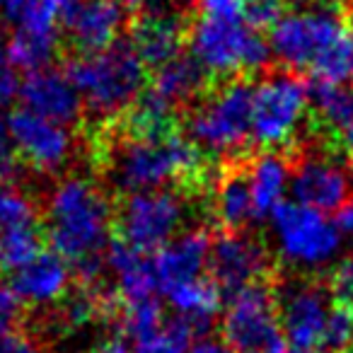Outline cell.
I'll list each match as a JSON object with an SVG mask.
<instances>
[{"mask_svg": "<svg viewBox=\"0 0 353 353\" xmlns=\"http://www.w3.org/2000/svg\"><path fill=\"white\" fill-rule=\"evenodd\" d=\"M97 148L104 176L121 196L152 189H184L192 196L203 192L206 157L182 131L138 138L112 126L104 128Z\"/></svg>", "mask_w": 353, "mask_h": 353, "instance_id": "6da1fadb", "label": "cell"}, {"mask_svg": "<svg viewBox=\"0 0 353 353\" xmlns=\"http://www.w3.org/2000/svg\"><path fill=\"white\" fill-rule=\"evenodd\" d=\"M114 203L107 189L88 176H65L51 189L44 213V237L68 261L83 288H92L107 271Z\"/></svg>", "mask_w": 353, "mask_h": 353, "instance_id": "7a4b0ae2", "label": "cell"}, {"mask_svg": "<svg viewBox=\"0 0 353 353\" xmlns=\"http://www.w3.org/2000/svg\"><path fill=\"white\" fill-rule=\"evenodd\" d=\"M65 73L78 90L85 117L90 114L97 123L119 121L150 80V73L126 37L97 54L73 56Z\"/></svg>", "mask_w": 353, "mask_h": 353, "instance_id": "3957f363", "label": "cell"}, {"mask_svg": "<svg viewBox=\"0 0 353 353\" xmlns=\"http://www.w3.org/2000/svg\"><path fill=\"white\" fill-rule=\"evenodd\" d=\"M252 92L250 78H232L213 85L184 112V136L203 157L223 162L242 160L252 145Z\"/></svg>", "mask_w": 353, "mask_h": 353, "instance_id": "277c9868", "label": "cell"}, {"mask_svg": "<svg viewBox=\"0 0 353 353\" xmlns=\"http://www.w3.org/2000/svg\"><path fill=\"white\" fill-rule=\"evenodd\" d=\"M189 56L201 65L211 83H225L232 78H250L269 70V39L254 32L245 20H216L192 17L187 34Z\"/></svg>", "mask_w": 353, "mask_h": 353, "instance_id": "5b68a950", "label": "cell"}, {"mask_svg": "<svg viewBox=\"0 0 353 353\" xmlns=\"http://www.w3.org/2000/svg\"><path fill=\"white\" fill-rule=\"evenodd\" d=\"M346 32V12L339 0H310L303 8L285 10L266 39L283 70L300 75V70L310 73L319 56Z\"/></svg>", "mask_w": 353, "mask_h": 353, "instance_id": "8992f818", "label": "cell"}, {"mask_svg": "<svg viewBox=\"0 0 353 353\" xmlns=\"http://www.w3.org/2000/svg\"><path fill=\"white\" fill-rule=\"evenodd\" d=\"M310 114V85L290 70H266L252 92V145L279 152L295 143Z\"/></svg>", "mask_w": 353, "mask_h": 353, "instance_id": "52a82bcc", "label": "cell"}, {"mask_svg": "<svg viewBox=\"0 0 353 353\" xmlns=\"http://www.w3.org/2000/svg\"><path fill=\"white\" fill-rule=\"evenodd\" d=\"M189 196L184 189H152L126 194L114 203L117 240L143 254H155L182 235Z\"/></svg>", "mask_w": 353, "mask_h": 353, "instance_id": "ba28073f", "label": "cell"}, {"mask_svg": "<svg viewBox=\"0 0 353 353\" xmlns=\"http://www.w3.org/2000/svg\"><path fill=\"white\" fill-rule=\"evenodd\" d=\"M279 254L300 271H317L332 264L341 252V232L327 213L285 201L269 218Z\"/></svg>", "mask_w": 353, "mask_h": 353, "instance_id": "9c48e42d", "label": "cell"}, {"mask_svg": "<svg viewBox=\"0 0 353 353\" xmlns=\"http://www.w3.org/2000/svg\"><path fill=\"white\" fill-rule=\"evenodd\" d=\"M223 341L235 353L288 351L274 285L256 283L230 295L223 312Z\"/></svg>", "mask_w": 353, "mask_h": 353, "instance_id": "30bf717a", "label": "cell"}, {"mask_svg": "<svg viewBox=\"0 0 353 353\" xmlns=\"http://www.w3.org/2000/svg\"><path fill=\"white\" fill-rule=\"evenodd\" d=\"M290 194L312 211H339L353 196V170L329 148L303 150L290 162Z\"/></svg>", "mask_w": 353, "mask_h": 353, "instance_id": "8fae6325", "label": "cell"}, {"mask_svg": "<svg viewBox=\"0 0 353 353\" xmlns=\"http://www.w3.org/2000/svg\"><path fill=\"white\" fill-rule=\"evenodd\" d=\"M276 290L281 332L288 348L310 353L322 348V336L329 314L334 310V298L324 283L314 279H293Z\"/></svg>", "mask_w": 353, "mask_h": 353, "instance_id": "7c38bea8", "label": "cell"}, {"mask_svg": "<svg viewBox=\"0 0 353 353\" xmlns=\"http://www.w3.org/2000/svg\"><path fill=\"white\" fill-rule=\"evenodd\" d=\"M6 128L15 157L41 174L63 170L75 155V136L68 126L39 117L25 107L8 117Z\"/></svg>", "mask_w": 353, "mask_h": 353, "instance_id": "4fadbf2b", "label": "cell"}, {"mask_svg": "<svg viewBox=\"0 0 353 353\" xmlns=\"http://www.w3.org/2000/svg\"><path fill=\"white\" fill-rule=\"evenodd\" d=\"M274 259L252 232H221L213 237L208 276L221 293H237L256 283H269Z\"/></svg>", "mask_w": 353, "mask_h": 353, "instance_id": "5bb4252c", "label": "cell"}, {"mask_svg": "<svg viewBox=\"0 0 353 353\" xmlns=\"http://www.w3.org/2000/svg\"><path fill=\"white\" fill-rule=\"evenodd\" d=\"M128 25V8L119 0H75L61 17V34L73 56H88L121 41Z\"/></svg>", "mask_w": 353, "mask_h": 353, "instance_id": "9a60e30c", "label": "cell"}, {"mask_svg": "<svg viewBox=\"0 0 353 353\" xmlns=\"http://www.w3.org/2000/svg\"><path fill=\"white\" fill-rule=\"evenodd\" d=\"M187 34V17L174 10H165V8H148L145 12L131 20L126 39L148 68V73H152L184 54Z\"/></svg>", "mask_w": 353, "mask_h": 353, "instance_id": "2e32d148", "label": "cell"}, {"mask_svg": "<svg viewBox=\"0 0 353 353\" xmlns=\"http://www.w3.org/2000/svg\"><path fill=\"white\" fill-rule=\"evenodd\" d=\"M213 235L208 228H192L176 235L170 245L157 250L152 259L157 293L167 295L170 290L208 276V254H211Z\"/></svg>", "mask_w": 353, "mask_h": 353, "instance_id": "e0dca14e", "label": "cell"}, {"mask_svg": "<svg viewBox=\"0 0 353 353\" xmlns=\"http://www.w3.org/2000/svg\"><path fill=\"white\" fill-rule=\"evenodd\" d=\"M20 99L25 109L39 114L44 119H51L63 126H73L85 117L83 102L75 90L68 73L56 65L32 70L22 78Z\"/></svg>", "mask_w": 353, "mask_h": 353, "instance_id": "ac0fdd59", "label": "cell"}, {"mask_svg": "<svg viewBox=\"0 0 353 353\" xmlns=\"http://www.w3.org/2000/svg\"><path fill=\"white\" fill-rule=\"evenodd\" d=\"M310 117L324 148L353 160V85H310Z\"/></svg>", "mask_w": 353, "mask_h": 353, "instance_id": "d6986e66", "label": "cell"}, {"mask_svg": "<svg viewBox=\"0 0 353 353\" xmlns=\"http://www.w3.org/2000/svg\"><path fill=\"white\" fill-rule=\"evenodd\" d=\"M70 279H73V269L68 266V261L54 250H41L30 264L10 274L8 288L15 293L20 305L49 307L68 295Z\"/></svg>", "mask_w": 353, "mask_h": 353, "instance_id": "ffe728a7", "label": "cell"}, {"mask_svg": "<svg viewBox=\"0 0 353 353\" xmlns=\"http://www.w3.org/2000/svg\"><path fill=\"white\" fill-rule=\"evenodd\" d=\"M211 213L221 232H250V228L259 223L247 179V157L223 165L211 192Z\"/></svg>", "mask_w": 353, "mask_h": 353, "instance_id": "44dd1931", "label": "cell"}, {"mask_svg": "<svg viewBox=\"0 0 353 353\" xmlns=\"http://www.w3.org/2000/svg\"><path fill=\"white\" fill-rule=\"evenodd\" d=\"M208 83L211 80L201 70V65L189 54H182L162 68L152 70L145 90L155 94L160 102H165L170 109H174L179 117H184V112L206 92Z\"/></svg>", "mask_w": 353, "mask_h": 353, "instance_id": "7402d4cb", "label": "cell"}, {"mask_svg": "<svg viewBox=\"0 0 353 353\" xmlns=\"http://www.w3.org/2000/svg\"><path fill=\"white\" fill-rule=\"evenodd\" d=\"M107 271L117 281V298L121 305L143 303L157 295V281L150 254L112 240L107 250Z\"/></svg>", "mask_w": 353, "mask_h": 353, "instance_id": "603a6c76", "label": "cell"}, {"mask_svg": "<svg viewBox=\"0 0 353 353\" xmlns=\"http://www.w3.org/2000/svg\"><path fill=\"white\" fill-rule=\"evenodd\" d=\"M247 179H250L252 203L256 221H266L285 203L290 189V162L281 152H259L247 157Z\"/></svg>", "mask_w": 353, "mask_h": 353, "instance_id": "cb8c5ba5", "label": "cell"}, {"mask_svg": "<svg viewBox=\"0 0 353 353\" xmlns=\"http://www.w3.org/2000/svg\"><path fill=\"white\" fill-rule=\"evenodd\" d=\"M44 250V225L25 223L0 230V271L15 274Z\"/></svg>", "mask_w": 353, "mask_h": 353, "instance_id": "d4e9b609", "label": "cell"}, {"mask_svg": "<svg viewBox=\"0 0 353 353\" xmlns=\"http://www.w3.org/2000/svg\"><path fill=\"white\" fill-rule=\"evenodd\" d=\"M314 83L327 85H353V34L346 32L336 39L310 70Z\"/></svg>", "mask_w": 353, "mask_h": 353, "instance_id": "484cf974", "label": "cell"}, {"mask_svg": "<svg viewBox=\"0 0 353 353\" xmlns=\"http://www.w3.org/2000/svg\"><path fill=\"white\" fill-rule=\"evenodd\" d=\"M162 327L165 324H162V307L157 303V298L143 300V303L121 305V329L136 343L155 336Z\"/></svg>", "mask_w": 353, "mask_h": 353, "instance_id": "4316f807", "label": "cell"}, {"mask_svg": "<svg viewBox=\"0 0 353 353\" xmlns=\"http://www.w3.org/2000/svg\"><path fill=\"white\" fill-rule=\"evenodd\" d=\"M192 336H194L192 329H189L182 319L174 317L172 322H167L155 336L136 343V348H133L131 353H189L192 351V346H189Z\"/></svg>", "mask_w": 353, "mask_h": 353, "instance_id": "83f0119b", "label": "cell"}, {"mask_svg": "<svg viewBox=\"0 0 353 353\" xmlns=\"http://www.w3.org/2000/svg\"><path fill=\"white\" fill-rule=\"evenodd\" d=\"M353 346V312L334 303L329 314L327 329L322 336V351L327 353H346Z\"/></svg>", "mask_w": 353, "mask_h": 353, "instance_id": "f1b7e54d", "label": "cell"}, {"mask_svg": "<svg viewBox=\"0 0 353 353\" xmlns=\"http://www.w3.org/2000/svg\"><path fill=\"white\" fill-rule=\"evenodd\" d=\"M285 0H247L245 8V22L254 32L269 34L271 27L285 15Z\"/></svg>", "mask_w": 353, "mask_h": 353, "instance_id": "f546056e", "label": "cell"}, {"mask_svg": "<svg viewBox=\"0 0 353 353\" xmlns=\"http://www.w3.org/2000/svg\"><path fill=\"white\" fill-rule=\"evenodd\" d=\"M327 288L332 293L334 303L353 312V252L334 264Z\"/></svg>", "mask_w": 353, "mask_h": 353, "instance_id": "4dcf8cb0", "label": "cell"}, {"mask_svg": "<svg viewBox=\"0 0 353 353\" xmlns=\"http://www.w3.org/2000/svg\"><path fill=\"white\" fill-rule=\"evenodd\" d=\"M22 78L17 65L10 59V49H8V37L0 32V107L10 104L15 97H20Z\"/></svg>", "mask_w": 353, "mask_h": 353, "instance_id": "1f68e13d", "label": "cell"}, {"mask_svg": "<svg viewBox=\"0 0 353 353\" xmlns=\"http://www.w3.org/2000/svg\"><path fill=\"white\" fill-rule=\"evenodd\" d=\"M0 353H39V348L27 332L12 329L0 336Z\"/></svg>", "mask_w": 353, "mask_h": 353, "instance_id": "d6a6232c", "label": "cell"}, {"mask_svg": "<svg viewBox=\"0 0 353 353\" xmlns=\"http://www.w3.org/2000/svg\"><path fill=\"white\" fill-rule=\"evenodd\" d=\"M334 225L339 228L341 237H346V240L353 242V196L336 211V216H334Z\"/></svg>", "mask_w": 353, "mask_h": 353, "instance_id": "836d02e7", "label": "cell"}, {"mask_svg": "<svg viewBox=\"0 0 353 353\" xmlns=\"http://www.w3.org/2000/svg\"><path fill=\"white\" fill-rule=\"evenodd\" d=\"M189 353H235L225 341L221 339H201L199 343H194Z\"/></svg>", "mask_w": 353, "mask_h": 353, "instance_id": "e575fe53", "label": "cell"}, {"mask_svg": "<svg viewBox=\"0 0 353 353\" xmlns=\"http://www.w3.org/2000/svg\"><path fill=\"white\" fill-rule=\"evenodd\" d=\"M85 353H128V348L121 339H107V341L97 343V346H92Z\"/></svg>", "mask_w": 353, "mask_h": 353, "instance_id": "d590c367", "label": "cell"}, {"mask_svg": "<svg viewBox=\"0 0 353 353\" xmlns=\"http://www.w3.org/2000/svg\"><path fill=\"white\" fill-rule=\"evenodd\" d=\"M346 25H348V32L353 34V8H348L346 10Z\"/></svg>", "mask_w": 353, "mask_h": 353, "instance_id": "8d00e7d4", "label": "cell"}, {"mask_svg": "<svg viewBox=\"0 0 353 353\" xmlns=\"http://www.w3.org/2000/svg\"><path fill=\"white\" fill-rule=\"evenodd\" d=\"M119 3H123V6H141V3H145V0H119Z\"/></svg>", "mask_w": 353, "mask_h": 353, "instance_id": "74e56055", "label": "cell"}, {"mask_svg": "<svg viewBox=\"0 0 353 353\" xmlns=\"http://www.w3.org/2000/svg\"><path fill=\"white\" fill-rule=\"evenodd\" d=\"M285 353H300V351H290V348H288V351H285Z\"/></svg>", "mask_w": 353, "mask_h": 353, "instance_id": "f35d334b", "label": "cell"}]
</instances>
